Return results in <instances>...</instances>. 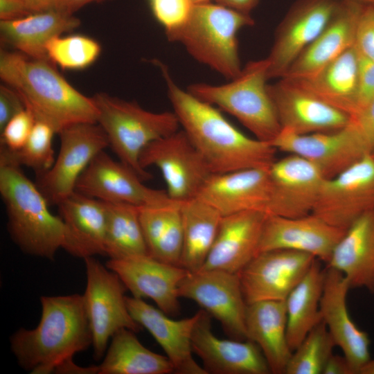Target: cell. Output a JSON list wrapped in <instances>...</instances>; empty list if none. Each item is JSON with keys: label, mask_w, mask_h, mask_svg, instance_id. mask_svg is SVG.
Here are the masks:
<instances>
[{"label": "cell", "mask_w": 374, "mask_h": 374, "mask_svg": "<svg viewBox=\"0 0 374 374\" xmlns=\"http://www.w3.org/2000/svg\"><path fill=\"white\" fill-rule=\"evenodd\" d=\"M157 64L180 126L213 175L271 166L277 150L271 143L243 134L215 106L180 88L163 64Z\"/></svg>", "instance_id": "1"}, {"label": "cell", "mask_w": 374, "mask_h": 374, "mask_svg": "<svg viewBox=\"0 0 374 374\" xmlns=\"http://www.w3.org/2000/svg\"><path fill=\"white\" fill-rule=\"evenodd\" d=\"M41 319L32 330L20 328L10 337V346L19 366L31 374H87V367L73 362L77 353L93 344L83 295L40 299Z\"/></svg>", "instance_id": "2"}, {"label": "cell", "mask_w": 374, "mask_h": 374, "mask_svg": "<svg viewBox=\"0 0 374 374\" xmlns=\"http://www.w3.org/2000/svg\"><path fill=\"white\" fill-rule=\"evenodd\" d=\"M0 77L19 95L36 121L48 124L56 134L75 123H97L92 98L72 87L48 60L1 49Z\"/></svg>", "instance_id": "3"}, {"label": "cell", "mask_w": 374, "mask_h": 374, "mask_svg": "<svg viewBox=\"0 0 374 374\" xmlns=\"http://www.w3.org/2000/svg\"><path fill=\"white\" fill-rule=\"evenodd\" d=\"M0 194L13 242L26 253L54 260L64 245V224L60 216L51 213L47 200L21 166L2 156Z\"/></svg>", "instance_id": "4"}, {"label": "cell", "mask_w": 374, "mask_h": 374, "mask_svg": "<svg viewBox=\"0 0 374 374\" xmlns=\"http://www.w3.org/2000/svg\"><path fill=\"white\" fill-rule=\"evenodd\" d=\"M253 24L248 14L209 2L195 4L185 24L166 36L181 43L198 62L232 80L242 69L238 33Z\"/></svg>", "instance_id": "5"}, {"label": "cell", "mask_w": 374, "mask_h": 374, "mask_svg": "<svg viewBox=\"0 0 374 374\" xmlns=\"http://www.w3.org/2000/svg\"><path fill=\"white\" fill-rule=\"evenodd\" d=\"M268 66L267 58L251 61L229 83H196L187 91L233 116L257 139L271 143L282 128L267 89Z\"/></svg>", "instance_id": "6"}, {"label": "cell", "mask_w": 374, "mask_h": 374, "mask_svg": "<svg viewBox=\"0 0 374 374\" xmlns=\"http://www.w3.org/2000/svg\"><path fill=\"white\" fill-rule=\"evenodd\" d=\"M91 98L98 111L97 123L119 161L143 181L151 179L152 175L140 165L141 153L149 143L179 130L180 125L175 112H152L136 102L104 92Z\"/></svg>", "instance_id": "7"}, {"label": "cell", "mask_w": 374, "mask_h": 374, "mask_svg": "<svg viewBox=\"0 0 374 374\" xmlns=\"http://www.w3.org/2000/svg\"><path fill=\"white\" fill-rule=\"evenodd\" d=\"M87 285L83 295L93 337V357L102 359L112 337L127 328L137 332L141 326L130 314L126 303V287L118 274L93 256L84 259Z\"/></svg>", "instance_id": "8"}, {"label": "cell", "mask_w": 374, "mask_h": 374, "mask_svg": "<svg viewBox=\"0 0 374 374\" xmlns=\"http://www.w3.org/2000/svg\"><path fill=\"white\" fill-rule=\"evenodd\" d=\"M139 163L145 170L158 168L167 186L169 197L184 202L198 197L213 175L200 153L181 129L149 143Z\"/></svg>", "instance_id": "9"}, {"label": "cell", "mask_w": 374, "mask_h": 374, "mask_svg": "<svg viewBox=\"0 0 374 374\" xmlns=\"http://www.w3.org/2000/svg\"><path fill=\"white\" fill-rule=\"evenodd\" d=\"M60 148L51 168L36 184L49 205L58 206L75 192L78 179L93 157L109 146L98 123H79L59 132Z\"/></svg>", "instance_id": "10"}, {"label": "cell", "mask_w": 374, "mask_h": 374, "mask_svg": "<svg viewBox=\"0 0 374 374\" xmlns=\"http://www.w3.org/2000/svg\"><path fill=\"white\" fill-rule=\"evenodd\" d=\"M179 296L197 303L222 325L231 339L247 340L244 300L238 274L220 269L190 272L181 282Z\"/></svg>", "instance_id": "11"}, {"label": "cell", "mask_w": 374, "mask_h": 374, "mask_svg": "<svg viewBox=\"0 0 374 374\" xmlns=\"http://www.w3.org/2000/svg\"><path fill=\"white\" fill-rule=\"evenodd\" d=\"M374 208V158L368 154L337 176L326 179L313 214L346 230Z\"/></svg>", "instance_id": "12"}, {"label": "cell", "mask_w": 374, "mask_h": 374, "mask_svg": "<svg viewBox=\"0 0 374 374\" xmlns=\"http://www.w3.org/2000/svg\"><path fill=\"white\" fill-rule=\"evenodd\" d=\"M317 258L290 249L258 253L238 273L247 304L285 301Z\"/></svg>", "instance_id": "13"}, {"label": "cell", "mask_w": 374, "mask_h": 374, "mask_svg": "<svg viewBox=\"0 0 374 374\" xmlns=\"http://www.w3.org/2000/svg\"><path fill=\"white\" fill-rule=\"evenodd\" d=\"M271 144L277 150L309 161L326 179L337 176L371 153L350 122L330 132L297 134L281 130Z\"/></svg>", "instance_id": "14"}, {"label": "cell", "mask_w": 374, "mask_h": 374, "mask_svg": "<svg viewBox=\"0 0 374 374\" xmlns=\"http://www.w3.org/2000/svg\"><path fill=\"white\" fill-rule=\"evenodd\" d=\"M340 0H297L276 28L267 57L268 78H282L326 27Z\"/></svg>", "instance_id": "15"}, {"label": "cell", "mask_w": 374, "mask_h": 374, "mask_svg": "<svg viewBox=\"0 0 374 374\" xmlns=\"http://www.w3.org/2000/svg\"><path fill=\"white\" fill-rule=\"evenodd\" d=\"M130 168L114 160L105 150L91 161L77 181L75 191L109 203L137 206L166 204L173 202L167 193L149 188Z\"/></svg>", "instance_id": "16"}, {"label": "cell", "mask_w": 374, "mask_h": 374, "mask_svg": "<svg viewBox=\"0 0 374 374\" xmlns=\"http://www.w3.org/2000/svg\"><path fill=\"white\" fill-rule=\"evenodd\" d=\"M267 89L281 130L297 134L330 132L346 126L351 117L290 80L280 78Z\"/></svg>", "instance_id": "17"}, {"label": "cell", "mask_w": 374, "mask_h": 374, "mask_svg": "<svg viewBox=\"0 0 374 374\" xmlns=\"http://www.w3.org/2000/svg\"><path fill=\"white\" fill-rule=\"evenodd\" d=\"M106 266L118 274L132 296L152 299L166 314L179 312L178 289L189 273L186 269L148 254L109 258Z\"/></svg>", "instance_id": "18"}, {"label": "cell", "mask_w": 374, "mask_h": 374, "mask_svg": "<svg viewBox=\"0 0 374 374\" xmlns=\"http://www.w3.org/2000/svg\"><path fill=\"white\" fill-rule=\"evenodd\" d=\"M269 172L271 197L268 215L297 217L312 213L326 179L317 166L289 154L275 160Z\"/></svg>", "instance_id": "19"}, {"label": "cell", "mask_w": 374, "mask_h": 374, "mask_svg": "<svg viewBox=\"0 0 374 374\" xmlns=\"http://www.w3.org/2000/svg\"><path fill=\"white\" fill-rule=\"evenodd\" d=\"M345 231L313 213L297 217L267 215L258 253L280 249L295 250L311 254L327 264Z\"/></svg>", "instance_id": "20"}, {"label": "cell", "mask_w": 374, "mask_h": 374, "mask_svg": "<svg viewBox=\"0 0 374 374\" xmlns=\"http://www.w3.org/2000/svg\"><path fill=\"white\" fill-rule=\"evenodd\" d=\"M192 348L213 374H268L270 368L261 350L251 340L223 339L211 330V315L199 311L192 334Z\"/></svg>", "instance_id": "21"}, {"label": "cell", "mask_w": 374, "mask_h": 374, "mask_svg": "<svg viewBox=\"0 0 374 374\" xmlns=\"http://www.w3.org/2000/svg\"><path fill=\"white\" fill-rule=\"evenodd\" d=\"M350 289L345 276L327 266L320 304L322 320L335 345L341 348L350 364L353 374H359L363 366L371 359V340L349 314L346 297Z\"/></svg>", "instance_id": "22"}, {"label": "cell", "mask_w": 374, "mask_h": 374, "mask_svg": "<svg viewBox=\"0 0 374 374\" xmlns=\"http://www.w3.org/2000/svg\"><path fill=\"white\" fill-rule=\"evenodd\" d=\"M126 303L133 319L146 328L161 346L173 366L174 373L207 374L192 355V334L199 311L189 318L173 320L143 299L126 296Z\"/></svg>", "instance_id": "23"}, {"label": "cell", "mask_w": 374, "mask_h": 374, "mask_svg": "<svg viewBox=\"0 0 374 374\" xmlns=\"http://www.w3.org/2000/svg\"><path fill=\"white\" fill-rule=\"evenodd\" d=\"M269 168H249L213 175L198 197L223 216L247 211L268 215L271 197Z\"/></svg>", "instance_id": "24"}, {"label": "cell", "mask_w": 374, "mask_h": 374, "mask_svg": "<svg viewBox=\"0 0 374 374\" xmlns=\"http://www.w3.org/2000/svg\"><path fill=\"white\" fill-rule=\"evenodd\" d=\"M364 6L341 1L331 19L300 54L282 78L307 79L355 45L358 18Z\"/></svg>", "instance_id": "25"}, {"label": "cell", "mask_w": 374, "mask_h": 374, "mask_svg": "<svg viewBox=\"0 0 374 374\" xmlns=\"http://www.w3.org/2000/svg\"><path fill=\"white\" fill-rule=\"evenodd\" d=\"M267 215L260 211H247L222 216L215 242L202 269L238 274L258 253Z\"/></svg>", "instance_id": "26"}, {"label": "cell", "mask_w": 374, "mask_h": 374, "mask_svg": "<svg viewBox=\"0 0 374 374\" xmlns=\"http://www.w3.org/2000/svg\"><path fill=\"white\" fill-rule=\"evenodd\" d=\"M57 206L65 227L62 249L83 259L105 256V202L75 191Z\"/></svg>", "instance_id": "27"}, {"label": "cell", "mask_w": 374, "mask_h": 374, "mask_svg": "<svg viewBox=\"0 0 374 374\" xmlns=\"http://www.w3.org/2000/svg\"><path fill=\"white\" fill-rule=\"evenodd\" d=\"M327 266L340 271L350 289L364 288L374 293V208L346 230Z\"/></svg>", "instance_id": "28"}, {"label": "cell", "mask_w": 374, "mask_h": 374, "mask_svg": "<svg viewBox=\"0 0 374 374\" xmlns=\"http://www.w3.org/2000/svg\"><path fill=\"white\" fill-rule=\"evenodd\" d=\"M247 338L258 345L271 373H285L292 355L287 337L285 301H261L247 304Z\"/></svg>", "instance_id": "29"}, {"label": "cell", "mask_w": 374, "mask_h": 374, "mask_svg": "<svg viewBox=\"0 0 374 374\" xmlns=\"http://www.w3.org/2000/svg\"><path fill=\"white\" fill-rule=\"evenodd\" d=\"M80 24L78 18L57 10L35 12L18 19L0 20L1 39L30 58L49 61L47 42Z\"/></svg>", "instance_id": "30"}, {"label": "cell", "mask_w": 374, "mask_h": 374, "mask_svg": "<svg viewBox=\"0 0 374 374\" xmlns=\"http://www.w3.org/2000/svg\"><path fill=\"white\" fill-rule=\"evenodd\" d=\"M358 75L359 53L354 45L312 78L285 79L351 117L354 112Z\"/></svg>", "instance_id": "31"}, {"label": "cell", "mask_w": 374, "mask_h": 374, "mask_svg": "<svg viewBox=\"0 0 374 374\" xmlns=\"http://www.w3.org/2000/svg\"><path fill=\"white\" fill-rule=\"evenodd\" d=\"M183 246L180 266L190 272L200 270L217 236L222 215L197 197L181 203Z\"/></svg>", "instance_id": "32"}, {"label": "cell", "mask_w": 374, "mask_h": 374, "mask_svg": "<svg viewBox=\"0 0 374 374\" xmlns=\"http://www.w3.org/2000/svg\"><path fill=\"white\" fill-rule=\"evenodd\" d=\"M139 218L148 254L180 266L183 246L181 203L139 206Z\"/></svg>", "instance_id": "33"}, {"label": "cell", "mask_w": 374, "mask_h": 374, "mask_svg": "<svg viewBox=\"0 0 374 374\" xmlns=\"http://www.w3.org/2000/svg\"><path fill=\"white\" fill-rule=\"evenodd\" d=\"M324 280L325 269L316 259L285 299L287 337L292 351L322 321L320 304Z\"/></svg>", "instance_id": "34"}, {"label": "cell", "mask_w": 374, "mask_h": 374, "mask_svg": "<svg viewBox=\"0 0 374 374\" xmlns=\"http://www.w3.org/2000/svg\"><path fill=\"white\" fill-rule=\"evenodd\" d=\"M97 374H169L174 368L168 357L145 348L135 332L123 328L111 338Z\"/></svg>", "instance_id": "35"}, {"label": "cell", "mask_w": 374, "mask_h": 374, "mask_svg": "<svg viewBox=\"0 0 374 374\" xmlns=\"http://www.w3.org/2000/svg\"><path fill=\"white\" fill-rule=\"evenodd\" d=\"M105 256L116 259L148 254L139 218V206L121 202H105Z\"/></svg>", "instance_id": "36"}, {"label": "cell", "mask_w": 374, "mask_h": 374, "mask_svg": "<svg viewBox=\"0 0 374 374\" xmlns=\"http://www.w3.org/2000/svg\"><path fill=\"white\" fill-rule=\"evenodd\" d=\"M335 343L322 320L292 351L285 374H322Z\"/></svg>", "instance_id": "37"}, {"label": "cell", "mask_w": 374, "mask_h": 374, "mask_svg": "<svg viewBox=\"0 0 374 374\" xmlns=\"http://www.w3.org/2000/svg\"><path fill=\"white\" fill-rule=\"evenodd\" d=\"M55 131L48 124L36 121L25 144L17 151H11L1 145L0 156L33 169L37 177L48 172L55 162L53 148Z\"/></svg>", "instance_id": "38"}, {"label": "cell", "mask_w": 374, "mask_h": 374, "mask_svg": "<svg viewBox=\"0 0 374 374\" xmlns=\"http://www.w3.org/2000/svg\"><path fill=\"white\" fill-rule=\"evenodd\" d=\"M46 51L49 61L62 69L80 70L96 61L101 48L96 40L84 35H60L47 42Z\"/></svg>", "instance_id": "39"}, {"label": "cell", "mask_w": 374, "mask_h": 374, "mask_svg": "<svg viewBox=\"0 0 374 374\" xmlns=\"http://www.w3.org/2000/svg\"><path fill=\"white\" fill-rule=\"evenodd\" d=\"M152 13L166 34L180 28L193 9V0H149Z\"/></svg>", "instance_id": "40"}, {"label": "cell", "mask_w": 374, "mask_h": 374, "mask_svg": "<svg viewBox=\"0 0 374 374\" xmlns=\"http://www.w3.org/2000/svg\"><path fill=\"white\" fill-rule=\"evenodd\" d=\"M36 119L33 113L25 108L14 116L1 133V145L11 151H17L26 142Z\"/></svg>", "instance_id": "41"}, {"label": "cell", "mask_w": 374, "mask_h": 374, "mask_svg": "<svg viewBox=\"0 0 374 374\" xmlns=\"http://www.w3.org/2000/svg\"><path fill=\"white\" fill-rule=\"evenodd\" d=\"M355 47L360 55L374 61V6L362 8L356 26Z\"/></svg>", "instance_id": "42"}, {"label": "cell", "mask_w": 374, "mask_h": 374, "mask_svg": "<svg viewBox=\"0 0 374 374\" xmlns=\"http://www.w3.org/2000/svg\"><path fill=\"white\" fill-rule=\"evenodd\" d=\"M373 98L374 61L359 53L358 82L354 100V112L352 116L359 112Z\"/></svg>", "instance_id": "43"}, {"label": "cell", "mask_w": 374, "mask_h": 374, "mask_svg": "<svg viewBox=\"0 0 374 374\" xmlns=\"http://www.w3.org/2000/svg\"><path fill=\"white\" fill-rule=\"evenodd\" d=\"M350 122L371 153L374 149V98Z\"/></svg>", "instance_id": "44"}, {"label": "cell", "mask_w": 374, "mask_h": 374, "mask_svg": "<svg viewBox=\"0 0 374 374\" xmlns=\"http://www.w3.org/2000/svg\"><path fill=\"white\" fill-rule=\"evenodd\" d=\"M19 95L6 84L0 86V131L17 114L25 109Z\"/></svg>", "instance_id": "45"}, {"label": "cell", "mask_w": 374, "mask_h": 374, "mask_svg": "<svg viewBox=\"0 0 374 374\" xmlns=\"http://www.w3.org/2000/svg\"><path fill=\"white\" fill-rule=\"evenodd\" d=\"M32 13L24 0H0V20L18 19Z\"/></svg>", "instance_id": "46"}, {"label": "cell", "mask_w": 374, "mask_h": 374, "mask_svg": "<svg viewBox=\"0 0 374 374\" xmlns=\"http://www.w3.org/2000/svg\"><path fill=\"white\" fill-rule=\"evenodd\" d=\"M322 374H353V372L344 355L332 354L328 359Z\"/></svg>", "instance_id": "47"}, {"label": "cell", "mask_w": 374, "mask_h": 374, "mask_svg": "<svg viewBox=\"0 0 374 374\" xmlns=\"http://www.w3.org/2000/svg\"><path fill=\"white\" fill-rule=\"evenodd\" d=\"M215 3L238 12L249 15L259 0H213Z\"/></svg>", "instance_id": "48"}, {"label": "cell", "mask_w": 374, "mask_h": 374, "mask_svg": "<svg viewBox=\"0 0 374 374\" xmlns=\"http://www.w3.org/2000/svg\"><path fill=\"white\" fill-rule=\"evenodd\" d=\"M33 13L57 10L60 0H24Z\"/></svg>", "instance_id": "49"}, {"label": "cell", "mask_w": 374, "mask_h": 374, "mask_svg": "<svg viewBox=\"0 0 374 374\" xmlns=\"http://www.w3.org/2000/svg\"><path fill=\"white\" fill-rule=\"evenodd\" d=\"M106 0H60L57 10L69 15L73 12L91 2H100Z\"/></svg>", "instance_id": "50"}, {"label": "cell", "mask_w": 374, "mask_h": 374, "mask_svg": "<svg viewBox=\"0 0 374 374\" xmlns=\"http://www.w3.org/2000/svg\"><path fill=\"white\" fill-rule=\"evenodd\" d=\"M359 374H374V359H371L364 365Z\"/></svg>", "instance_id": "51"}, {"label": "cell", "mask_w": 374, "mask_h": 374, "mask_svg": "<svg viewBox=\"0 0 374 374\" xmlns=\"http://www.w3.org/2000/svg\"><path fill=\"white\" fill-rule=\"evenodd\" d=\"M341 1H350L353 3H356L357 4L367 6H374V0H341Z\"/></svg>", "instance_id": "52"}, {"label": "cell", "mask_w": 374, "mask_h": 374, "mask_svg": "<svg viewBox=\"0 0 374 374\" xmlns=\"http://www.w3.org/2000/svg\"><path fill=\"white\" fill-rule=\"evenodd\" d=\"M194 4L206 3L211 2L212 0H193Z\"/></svg>", "instance_id": "53"}, {"label": "cell", "mask_w": 374, "mask_h": 374, "mask_svg": "<svg viewBox=\"0 0 374 374\" xmlns=\"http://www.w3.org/2000/svg\"><path fill=\"white\" fill-rule=\"evenodd\" d=\"M371 154H372V156H373V158H374V149H373V151L371 152Z\"/></svg>", "instance_id": "54"}]
</instances>
